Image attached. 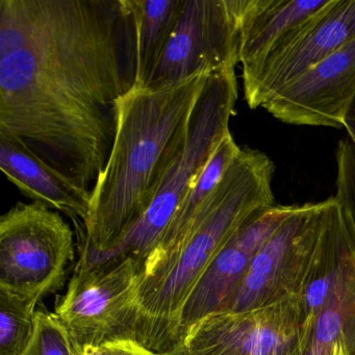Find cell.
<instances>
[{
  "mask_svg": "<svg viewBox=\"0 0 355 355\" xmlns=\"http://www.w3.org/2000/svg\"><path fill=\"white\" fill-rule=\"evenodd\" d=\"M139 267L132 257L80 259L67 292L55 306L78 351L137 338Z\"/></svg>",
  "mask_w": 355,
  "mask_h": 355,
  "instance_id": "obj_7",
  "label": "cell"
},
{
  "mask_svg": "<svg viewBox=\"0 0 355 355\" xmlns=\"http://www.w3.org/2000/svg\"><path fill=\"white\" fill-rule=\"evenodd\" d=\"M355 38V0H331L311 19L288 33L265 61L242 76L245 101L261 107L276 91Z\"/></svg>",
  "mask_w": 355,
  "mask_h": 355,
  "instance_id": "obj_11",
  "label": "cell"
},
{
  "mask_svg": "<svg viewBox=\"0 0 355 355\" xmlns=\"http://www.w3.org/2000/svg\"><path fill=\"white\" fill-rule=\"evenodd\" d=\"M240 149L241 147L236 144L234 137L228 132L220 142L219 146L203 168L200 175L184 197L169 225L164 230L153 252L170 246L187 234L194 223L200 209L205 207L207 201L211 198L223 180Z\"/></svg>",
  "mask_w": 355,
  "mask_h": 355,
  "instance_id": "obj_17",
  "label": "cell"
},
{
  "mask_svg": "<svg viewBox=\"0 0 355 355\" xmlns=\"http://www.w3.org/2000/svg\"><path fill=\"white\" fill-rule=\"evenodd\" d=\"M38 302L0 291V355H22L36 325Z\"/></svg>",
  "mask_w": 355,
  "mask_h": 355,
  "instance_id": "obj_18",
  "label": "cell"
},
{
  "mask_svg": "<svg viewBox=\"0 0 355 355\" xmlns=\"http://www.w3.org/2000/svg\"><path fill=\"white\" fill-rule=\"evenodd\" d=\"M274 164L266 153L241 147L192 227L151 253L139 271L137 340L157 354L182 346L184 307L226 243L252 214L274 205Z\"/></svg>",
  "mask_w": 355,
  "mask_h": 355,
  "instance_id": "obj_3",
  "label": "cell"
},
{
  "mask_svg": "<svg viewBox=\"0 0 355 355\" xmlns=\"http://www.w3.org/2000/svg\"><path fill=\"white\" fill-rule=\"evenodd\" d=\"M296 205H270L250 216L209 265L192 296L182 321V338L203 318L224 311L240 288L253 257L294 213Z\"/></svg>",
  "mask_w": 355,
  "mask_h": 355,
  "instance_id": "obj_13",
  "label": "cell"
},
{
  "mask_svg": "<svg viewBox=\"0 0 355 355\" xmlns=\"http://www.w3.org/2000/svg\"><path fill=\"white\" fill-rule=\"evenodd\" d=\"M184 0H128L136 31V86L153 73L173 33Z\"/></svg>",
  "mask_w": 355,
  "mask_h": 355,
  "instance_id": "obj_16",
  "label": "cell"
},
{
  "mask_svg": "<svg viewBox=\"0 0 355 355\" xmlns=\"http://www.w3.org/2000/svg\"><path fill=\"white\" fill-rule=\"evenodd\" d=\"M82 355H110L103 346L93 347L87 346L83 350Z\"/></svg>",
  "mask_w": 355,
  "mask_h": 355,
  "instance_id": "obj_22",
  "label": "cell"
},
{
  "mask_svg": "<svg viewBox=\"0 0 355 355\" xmlns=\"http://www.w3.org/2000/svg\"><path fill=\"white\" fill-rule=\"evenodd\" d=\"M298 299L304 355H355V219L340 207Z\"/></svg>",
  "mask_w": 355,
  "mask_h": 355,
  "instance_id": "obj_5",
  "label": "cell"
},
{
  "mask_svg": "<svg viewBox=\"0 0 355 355\" xmlns=\"http://www.w3.org/2000/svg\"><path fill=\"white\" fill-rule=\"evenodd\" d=\"M243 0H184L175 28L142 88L157 89L194 74L239 64Z\"/></svg>",
  "mask_w": 355,
  "mask_h": 355,
  "instance_id": "obj_9",
  "label": "cell"
},
{
  "mask_svg": "<svg viewBox=\"0 0 355 355\" xmlns=\"http://www.w3.org/2000/svg\"><path fill=\"white\" fill-rule=\"evenodd\" d=\"M211 74L163 88L135 87L120 101L115 143L78 234L80 251L107 252L148 211L186 142L191 114Z\"/></svg>",
  "mask_w": 355,
  "mask_h": 355,
  "instance_id": "obj_2",
  "label": "cell"
},
{
  "mask_svg": "<svg viewBox=\"0 0 355 355\" xmlns=\"http://www.w3.org/2000/svg\"><path fill=\"white\" fill-rule=\"evenodd\" d=\"M136 80L128 0H0V137L91 196Z\"/></svg>",
  "mask_w": 355,
  "mask_h": 355,
  "instance_id": "obj_1",
  "label": "cell"
},
{
  "mask_svg": "<svg viewBox=\"0 0 355 355\" xmlns=\"http://www.w3.org/2000/svg\"><path fill=\"white\" fill-rule=\"evenodd\" d=\"M355 96V38L261 105L293 125L344 128Z\"/></svg>",
  "mask_w": 355,
  "mask_h": 355,
  "instance_id": "obj_12",
  "label": "cell"
},
{
  "mask_svg": "<svg viewBox=\"0 0 355 355\" xmlns=\"http://www.w3.org/2000/svg\"><path fill=\"white\" fill-rule=\"evenodd\" d=\"M110 355H155L157 353L143 346L137 338H122L103 345Z\"/></svg>",
  "mask_w": 355,
  "mask_h": 355,
  "instance_id": "obj_20",
  "label": "cell"
},
{
  "mask_svg": "<svg viewBox=\"0 0 355 355\" xmlns=\"http://www.w3.org/2000/svg\"><path fill=\"white\" fill-rule=\"evenodd\" d=\"M298 297L249 311H222L184 338L188 355H304Z\"/></svg>",
  "mask_w": 355,
  "mask_h": 355,
  "instance_id": "obj_10",
  "label": "cell"
},
{
  "mask_svg": "<svg viewBox=\"0 0 355 355\" xmlns=\"http://www.w3.org/2000/svg\"><path fill=\"white\" fill-rule=\"evenodd\" d=\"M234 69L224 68L207 78L191 114L186 142L166 171L148 211L111 250L85 253L89 261L132 257L140 271L220 142L230 132V118L238 101Z\"/></svg>",
  "mask_w": 355,
  "mask_h": 355,
  "instance_id": "obj_4",
  "label": "cell"
},
{
  "mask_svg": "<svg viewBox=\"0 0 355 355\" xmlns=\"http://www.w3.org/2000/svg\"><path fill=\"white\" fill-rule=\"evenodd\" d=\"M74 234L58 211L19 202L0 218V291L39 302L65 284Z\"/></svg>",
  "mask_w": 355,
  "mask_h": 355,
  "instance_id": "obj_6",
  "label": "cell"
},
{
  "mask_svg": "<svg viewBox=\"0 0 355 355\" xmlns=\"http://www.w3.org/2000/svg\"><path fill=\"white\" fill-rule=\"evenodd\" d=\"M22 355H82L55 313L36 311L34 336Z\"/></svg>",
  "mask_w": 355,
  "mask_h": 355,
  "instance_id": "obj_19",
  "label": "cell"
},
{
  "mask_svg": "<svg viewBox=\"0 0 355 355\" xmlns=\"http://www.w3.org/2000/svg\"><path fill=\"white\" fill-rule=\"evenodd\" d=\"M330 3L331 0H243L239 49L242 76L257 69L288 33Z\"/></svg>",
  "mask_w": 355,
  "mask_h": 355,
  "instance_id": "obj_15",
  "label": "cell"
},
{
  "mask_svg": "<svg viewBox=\"0 0 355 355\" xmlns=\"http://www.w3.org/2000/svg\"><path fill=\"white\" fill-rule=\"evenodd\" d=\"M345 130L347 132V136L354 137L355 138V96L351 103L350 109L346 117V124H345Z\"/></svg>",
  "mask_w": 355,
  "mask_h": 355,
  "instance_id": "obj_21",
  "label": "cell"
},
{
  "mask_svg": "<svg viewBox=\"0 0 355 355\" xmlns=\"http://www.w3.org/2000/svg\"><path fill=\"white\" fill-rule=\"evenodd\" d=\"M155 355H188L187 354L186 350H184V346L180 348L175 349V350L170 351L168 353H164V354H155Z\"/></svg>",
  "mask_w": 355,
  "mask_h": 355,
  "instance_id": "obj_23",
  "label": "cell"
},
{
  "mask_svg": "<svg viewBox=\"0 0 355 355\" xmlns=\"http://www.w3.org/2000/svg\"><path fill=\"white\" fill-rule=\"evenodd\" d=\"M336 203V197H330L321 202L297 205L253 257L240 288L224 311H249L298 297Z\"/></svg>",
  "mask_w": 355,
  "mask_h": 355,
  "instance_id": "obj_8",
  "label": "cell"
},
{
  "mask_svg": "<svg viewBox=\"0 0 355 355\" xmlns=\"http://www.w3.org/2000/svg\"><path fill=\"white\" fill-rule=\"evenodd\" d=\"M0 168L6 178L33 202L65 214L73 220L78 232H84L90 214L91 195L5 137H0Z\"/></svg>",
  "mask_w": 355,
  "mask_h": 355,
  "instance_id": "obj_14",
  "label": "cell"
}]
</instances>
